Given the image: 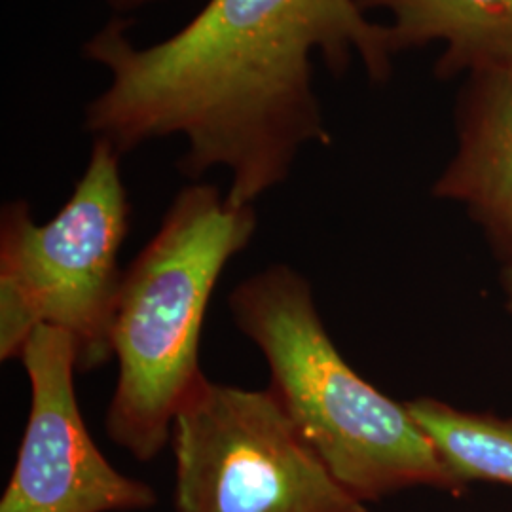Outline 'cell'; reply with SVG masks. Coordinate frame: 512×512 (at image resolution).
Wrapping results in <instances>:
<instances>
[{"mask_svg": "<svg viewBox=\"0 0 512 512\" xmlns=\"http://www.w3.org/2000/svg\"><path fill=\"white\" fill-rule=\"evenodd\" d=\"M503 293H505L507 310L512 313V262L505 264V270H503Z\"/></svg>", "mask_w": 512, "mask_h": 512, "instance_id": "cell-10", "label": "cell"}, {"mask_svg": "<svg viewBox=\"0 0 512 512\" xmlns=\"http://www.w3.org/2000/svg\"><path fill=\"white\" fill-rule=\"evenodd\" d=\"M234 323L270 366V391L334 480L361 503L410 488L467 490L408 412L346 363L306 277L285 264L243 279Z\"/></svg>", "mask_w": 512, "mask_h": 512, "instance_id": "cell-2", "label": "cell"}, {"mask_svg": "<svg viewBox=\"0 0 512 512\" xmlns=\"http://www.w3.org/2000/svg\"><path fill=\"white\" fill-rule=\"evenodd\" d=\"M406 408L465 488L476 480L512 488V418L459 410L431 397L408 401Z\"/></svg>", "mask_w": 512, "mask_h": 512, "instance_id": "cell-9", "label": "cell"}, {"mask_svg": "<svg viewBox=\"0 0 512 512\" xmlns=\"http://www.w3.org/2000/svg\"><path fill=\"white\" fill-rule=\"evenodd\" d=\"M120 152L95 139L73 196L54 219L37 224L27 202L4 205L0 217V359H19L38 327L71 336L78 372L107 365L112 319L124 270L118 255L131 205Z\"/></svg>", "mask_w": 512, "mask_h": 512, "instance_id": "cell-4", "label": "cell"}, {"mask_svg": "<svg viewBox=\"0 0 512 512\" xmlns=\"http://www.w3.org/2000/svg\"><path fill=\"white\" fill-rule=\"evenodd\" d=\"M84 52L110 84L86 110V126L120 154L183 135L184 175L230 171L228 202L253 205L283 183L298 150L329 145L311 84V54L336 73L359 59L374 82L393 71L387 25L357 0H209L173 37L135 48L112 21Z\"/></svg>", "mask_w": 512, "mask_h": 512, "instance_id": "cell-1", "label": "cell"}, {"mask_svg": "<svg viewBox=\"0 0 512 512\" xmlns=\"http://www.w3.org/2000/svg\"><path fill=\"white\" fill-rule=\"evenodd\" d=\"M380 8L395 52L440 44L435 73L465 78L512 69V0H357Z\"/></svg>", "mask_w": 512, "mask_h": 512, "instance_id": "cell-8", "label": "cell"}, {"mask_svg": "<svg viewBox=\"0 0 512 512\" xmlns=\"http://www.w3.org/2000/svg\"><path fill=\"white\" fill-rule=\"evenodd\" d=\"M31 410L0 512H143L154 488L120 473L93 442L74 391L76 349L67 332L38 327L19 357Z\"/></svg>", "mask_w": 512, "mask_h": 512, "instance_id": "cell-6", "label": "cell"}, {"mask_svg": "<svg viewBox=\"0 0 512 512\" xmlns=\"http://www.w3.org/2000/svg\"><path fill=\"white\" fill-rule=\"evenodd\" d=\"M253 205L190 184L124 270L112 319L118 380L105 429L141 463L171 440V425L205 380L200 340L211 294L232 256L255 236Z\"/></svg>", "mask_w": 512, "mask_h": 512, "instance_id": "cell-3", "label": "cell"}, {"mask_svg": "<svg viewBox=\"0 0 512 512\" xmlns=\"http://www.w3.org/2000/svg\"><path fill=\"white\" fill-rule=\"evenodd\" d=\"M116 8H120V10H131V8H139V6H143V4H148V2H152V0H110Z\"/></svg>", "mask_w": 512, "mask_h": 512, "instance_id": "cell-11", "label": "cell"}, {"mask_svg": "<svg viewBox=\"0 0 512 512\" xmlns=\"http://www.w3.org/2000/svg\"><path fill=\"white\" fill-rule=\"evenodd\" d=\"M175 512H368L270 389L203 380L171 425Z\"/></svg>", "mask_w": 512, "mask_h": 512, "instance_id": "cell-5", "label": "cell"}, {"mask_svg": "<svg viewBox=\"0 0 512 512\" xmlns=\"http://www.w3.org/2000/svg\"><path fill=\"white\" fill-rule=\"evenodd\" d=\"M458 147L433 186L459 203L495 253L512 262V69L467 76L456 110Z\"/></svg>", "mask_w": 512, "mask_h": 512, "instance_id": "cell-7", "label": "cell"}]
</instances>
